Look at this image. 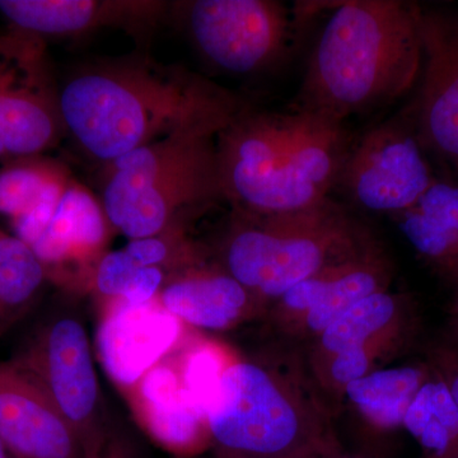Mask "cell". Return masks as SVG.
Here are the masks:
<instances>
[{
  "label": "cell",
  "mask_w": 458,
  "mask_h": 458,
  "mask_svg": "<svg viewBox=\"0 0 458 458\" xmlns=\"http://www.w3.org/2000/svg\"><path fill=\"white\" fill-rule=\"evenodd\" d=\"M65 134L102 165L185 129L221 132L246 102L200 75L147 57L87 66L59 89Z\"/></svg>",
  "instance_id": "obj_1"
},
{
  "label": "cell",
  "mask_w": 458,
  "mask_h": 458,
  "mask_svg": "<svg viewBox=\"0 0 458 458\" xmlns=\"http://www.w3.org/2000/svg\"><path fill=\"white\" fill-rule=\"evenodd\" d=\"M421 64L420 5L336 3L310 54L293 108L344 123L403 98Z\"/></svg>",
  "instance_id": "obj_2"
},
{
  "label": "cell",
  "mask_w": 458,
  "mask_h": 458,
  "mask_svg": "<svg viewBox=\"0 0 458 458\" xmlns=\"http://www.w3.org/2000/svg\"><path fill=\"white\" fill-rule=\"evenodd\" d=\"M352 144L342 123L247 107L216 137L223 200L255 216L316 207L336 188Z\"/></svg>",
  "instance_id": "obj_3"
},
{
  "label": "cell",
  "mask_w": 458,
  "mask_h": 458,
  "mask_svg": "<svg viewBox=\"0 0 458 458\" xmlns=\"http://www.w3.org/2000/svg\"><path fill=\"white\" fill-rule=\"evenodd\" d=\"M207 418L218 458H312L343 450L324 393L309 364L293 355L234 357Z\"/></svg>",
  "instance_id": "obj_4"
},
{
  "label": "cell",
  "mask_w": 458,
  "mask_h": 458,
  "mask_svg": "<svg viewBox=\"0 0 458 458\" xmlns=\"http://www.w3.org/2000/svg\"><path fill=\"white\" fill-rule=\"evenodd\" d=\"M185 129L104 165L101 200L129 241L183 232L195 214L223 200L216 137Z\"/></svg>",
  "instance_id": "obj_5"
},
{
  "label": "cell",
  "mask_w": 458,
  "mask_h": 458,
  "mask_svg": "<svg viewBox=\"0 0 458 458\" xmlns=\"http://www.w3.org/2000/svg\"><path fill=\"white\" fill-rule=\"evenodd\" d=\"M372 242L367 229L331 198L273 216L233 210L216 264L264 310L292 286Z\"/></svg>",
  "instance_id": "obj_6"
},
{
  "label": "cell",
  "mask_w": 458,
  "mask_h": 458,
  "mask_svg": "<svg viewBox=\"0 0 458 458\" xmlns=\"http://www.w3.org/2000/svg\"><path fill=\"white\" fill-rule=\"evenodd\" d=\"M31 377L92 458L110 434L92 346L82 319L74 311L54 312L30 334L9 360Z\"/></svg>",
  "instance_id": "obj_7"
},
{
  "label": "cell",
  "mask_w": 458,
  "mask_h": 458,
  "mask_svg": "<svg viewBox=\"0 0 458 458\" xmlns=\"http://www.w3.org/2000/svg\"><path fill=\"white\" fill-rule=\"evenodd\" d=\"M64 134L44 40L0 33V164L42 156Z\"/></svg>",
  "instance_id": "obj_8"
},
{
  "label": "cell",
  "mask_w": 458,
  "mask_h": 458,
  "mask_svg": "<svg viewBox=\"0 0 458 458\" xmlns=\"http://www.w3.org/2000/svg\"><path fill=\"white\" fill-rule=\"evenodd\" d=\"M179 8L200 55L231 74H256L276 65L294 27V14L274 0H194Z\"/></svg>",
  "instance_id": "obj_9"
},
{
  "label": "cell",
  "mask_w": 458,
  "mask_h": 458,
  "mask_svg": "<svg viewBox=\"0 0 458 458\" xmlns=\"http://www.w3.org/2000/svg\"><path fill=\"white\" fill-rule=\"evenodd\" d=\"M414 125L390 120L352 144L337 185L369 212L394 216L417 203L436 176Z\"/></svg>",
  "instance_id": "obj_10"
},
{
  "label": "cell",
  "mask_w": 458,
  "mask_h": 458,
  "mask_svg": "<svg viewBox=\"0 0 458 458\" xmlns=\"http://www.w3.org/2000/svg\"><path fill=\"white\" fill-rule=\"evenodd\" d=\"M420 38L415 131L424 149L458 171V13L420 7Z\"/></svg>",
  "instance_id": "obj_11"
},
{
  "label": "cell",
  "mask_w": 458,
  "mask_h": 458,
  "mask_svg": "<svg viewBox=\"0 0 458 458\" xmlns=\"http://www.w3.org/2000/svg\"><path fill=\"white\" fill-rule=\"evenodd\" d=\"M113 231L99 198L71 179L49 225L31 247L49 282L89 289Z\"/></svg>",
  "instance_id": "obj_12"
},
{
  "label": "cell",
  "mask_w": 458,
  "mask_h": 458,
  "mask_svg": "<svg viewBox=\"0 0 458 458\" xmlns=\"http://www.w3.org/2000/svg\"><path fill=\"white\" fill-rule=\"evenodd\" d=\"M0 441L16 458H86L77 433L40 386L2 360Z\"/></svg>",
  "instance_id": "obj_13"
},
{
  "label": "cell",
  "mask_w": 458,
  "mask_h": 458,
  "mask_svg": "<svg viewBox=\"0 0 458 458\" xmlns=\"http://www.w3.org/2000/svg\"><path fill=\"white\" fill-rule=\"evenodd\" d=\"M182 324L165 312L158 301L144 306L104 304L99 321V360L114 384L129 390L168 357L179 343Z\"/></svg>",
  "instance_id": "obj_14"
},
{
  "label": "cell",
  "mask_w": 458,
  "mask_h": 458,
  "mask_svg": "<svg viewBox=\"0 0 458 458\" xmlns=\"http://www.w3.org/2000/svg\"><path fill=\"white\" fill-rule=\"evenodd\" d=\"M165 3L131 0H0V14L12 29L44 36L73 38L102 27L143 35L164 16Z\"/></svg>",
  "instance_id": "obj_15"
},
{
  "label": "cell",
  "mask_w": 458,
  "mask_h": 458,
  "mask_svg": "<svg viewBox=\"0 0 458 458\" xmlns=\"http://www.w3.org/2000/svg\"><path fill=\"white\" fill-rule=\"evenodd\" d=\"M157 301L181 324L207 331L231 330L262 310L245 286L207 261L168 276Z\"/></svg>",
  "instance_id": "obj_16"
},
{
  "label": "cell",
  "mask_w": 458,
  "mask_h": 458,
  "mask_svg": "<svg viewBox=\"0 0 458 458\" xmlns=\"http://www.w3.org/2000/svg\"><path fill=\"white\" fill-rule=\"evenodd\" d=\"M125 393L141 426L165 447L189 454L210 443L207 414L183 388L174 355L156 364Z\"/></svg>",
  "instance_id": "obj_17"
},
{
  "label": "cell",
  "mask_w": 458,
  "mask_h": 458,
  "mask_svg": "<svg viewBox=\"0 0 458 458\" xmlns=\"http://www.w3.org/2000/svg\"><path fill=\"white\" fill-rule=\"evenodd\" d=\"M391 279V262L375 241L357 254L328 267L321 298L289 334L313 342L361 300L388 291Z\"/></svg>",
  "instance_id": "obj_18"
},
{
  "label": "cell",
  "mask_w": 458,
  "mask_h": 458,
  "mask_svg": "<svg viewBox=\"0 0 458 458\" xmlns=\"http://www.w3.org/2000/svg\"><path fill=\"white\" fill-rule=\"evenodd\" d=\"M412 335L410 303L390 291L364 298L313 340L309 367L339 352L386 342L409 343Z\"/></svg>",
  "instance_id": "obj_19"
},
{
  "label": "cell",
  "mask_w": 458,
  "mask_h": 458,
  "mask_svg": "<svg viewBox=\"0 0 458 458\" xmlns=\"http://www.w3.org/2000/svg\"><path fill=\"white\" fill-rule=\"evenodd\" d=\"M393 218L421 258L458 278V183L436 177L417 203Z\"/></svg>",
  "instance_id": "obj_20"
},
{
  "label": "cell",
  "mask_w": 458,
  "mask_h": 458,
  "mask_svg": "<svg viewBox=\"0 0 458 458\" xmlns=\"http://www.w3.org/2000/svg\"><path fill=\"white\" fill-rule=\"evenodd\" d=\"M429 376L428 364L379 369L346 386L343 399L375 429H397Z\"/></svg>",
  "instance_id": "obj_21"
},
{
  "label": "cell",
  "mask_w": 458,
  "mask_h": 458,
  "mask_svg": "<svg viewBox=\"0 0 458 458\" xmlns=\"http://www.w3.org/2000/svg\"><path fill=\"white\" fill-rule=\"evenodd\" d=\"M403 428L418 442L426 458L458 456V406L432 369L410 403Z\"/></svg>",
  "instance_id": "obj_22"
},
{
  "label": "cell",
  "mask_w": 458,
  "mask_h": 458,
  "mask_svg": "<svg viewBox=\"0 0 458 458\" xmlns=\"http://www.w3.org/2000/svg\"><path fill=\"white\" fill-rule=\"evenodd\" d=\"M47 282L32 247L0 229V336L30 312Z\"/></svg>",
  "instance_id": "obj_23"
},
{
  "label": "cell",
  "mask_w": 458,
  "mask_h": 458,
  "mask_svg": "<svg viewBox=\"0 0 458 458\" xmlns=\"http://www.w3.org/2000/svg\"><path fill=\"white\" fill-rule=\"evenodd\" d=\"M69 181L62 165L42 156L5 164L0 168V216L20 221L45 201L62 197Z\"/></svg>",
  "instance_id": "obj_24"
},
{
  "label": "cell",
  "mask_w": 458,
  "mask_h": 458,
  "mask_svg": "<svg viewBox=\"0 0 458 458\" xmlns=\"http://www.w3.org/2000/svg\"><path fill=\"white\" fill-rule=\"evenodd\" d=\"M406 344L386 342L361 346L339 352L309 369L325 396L328 394L334 399H343L346 386L381 369L382 363L394 357Z\"/></svg>",
  "instance_id": "obj_25"
},
{
  "label": "cell",
  "mask_w": 458,
  "mask_h": 458,
  "mask_svg": "<svg viewBox=\"0 0 458 458\" xmlns=\"http://www.w3.org/2000/svg\"><path fill=\"white\" fill-rule=\"evenodd\" d=\"M174 358L183 388L207 414L223 372L233 360V355L218 344L201 340L189 344Z\"/></svg>",
  "instance_id": "obj_26"
},
{
  "label": "cell",
  "mask_w": 458,
  "mask_h": 458,
  "mask_svg": "<svg viewBox=\"0 0 458 458\" xmlns=\"http://www.w3.org/2000/svg\"><path fill=\"white\" fill-rule=\"evenodd\" d=\"M140 267L125 250L107 251L96 265L89 289L104 304L113 302L123 297Z\"/></svg>",
  "instance_id": "obj_27"
},
{
  "label": "cell",
  "mask_w": 458,
  "mask_h": 458,
  "mask_svg": "<svg viewBox=\"0 0 458 458\" xmlns=\"http://www.w3.org/2000/svg\"><path fill=\"white\" fill-rule=\"evenodd\" d=\"M427 355L428 366L442 379L458 406V344L448 334L441 342L433 344Z\"/></svg>",
  "instance_id": "obj_28"
},
{
  "label": "cell",
  "mask_w": 458,
  "mask_h": 458,
  "mask_svg": "<svg viewBox=\"0 0 458 458\" xmlns=\"http://www.w3.org/2000/svg\"><path fill=\"white\" fill-rule=\"evenodd\" d=\"M167 279L168 273L162 267H140L123 297L113 302L126 306H144L152 303L161 293Z\"/></svg>",
  "instance_id": "obj_29"
},
{
  "label": "cell",
  "mask_w": 458,
  "mask_h": 458,
  "mask_svg": "<svg viewBox=\"0 0 458 458\" xmlns=\"http://www.w3.org/2000/svg\"><path fill=\"white\" fill-rule=\"evenodd\" d=\"M92 458H143L137 442L128 434L111 428L110 434Z\"/></svg>",
  "instance_id": "obj_30"
},
{
  "label": "cell",
  "mask_w": 458,
  "mask_h": 458,
  "mask_svg": "<svg viewBox=\"0 0 458 458\" xmlns=\"http://www.w3.org/2000/svg\"><path fill=\"white\" fill-rule=\"evenodd\" d=\"M335 458H375L370 454H361V452H355V454H348V452H339Z\"/></svg>",
  "instance_id": "obj_31"
},
{
  "label": "cell",
  "mask_w": 458,
  "mask_h": 458,
  "mask_svg": "<svg viewBox=\"0 0 458 458\" xmlns=\"http://www.w3.org/2000/svg\"><path fill=\"white\" fill-rule=\"evenodd\" d=\"M450 335L458 344V321L452 319Z\"/></svg>",
  "instance_id": "obj_32"
},
{
  "label": "cell",
  "mask_w": 458,
  "mask_h": 458,
  "mask_svg": "<svg viewBox=\"0 0 458 458\" xmlns=\"http://www.w3.org/2000/svg\"><path fill=\"white\" fill-rule=\"evenodd\" d=\"M0 458H16L9 452L8 448L0 441Z\"/></svg>",
  "instance_id": "obj_33"
},
{
  "label": "cell",
  "mask_w": 458,
  "mask_h": 458,
  "mask_svg": "<svg viewBox=\"0 0 458 458\" xmlns=\"http://www.w3.org/2000/svg\"><path fill=\"white\" fill-rule=\"evenodd\" d=\"M452 315H454V318L452 319H456V321H458V300L456 301V303H454V312H452Z\"/></svg>",
  "instance_id": "obj_34"
},
{
  "label": "cell",
  "mask_w": 458,
  "mask_h": 458,
  "mask_svg": "<svg viewBox=\"0 0 458 458\" xmlns=\"http://www.w3.org/2000/svg\"><path fill=\"white\" fill-rule=\"evenodd\" d=\"M454 458H458V456L457 457H454Z\"/></svg>",
  "instance_id": "obj_35"
}]
</instances>
